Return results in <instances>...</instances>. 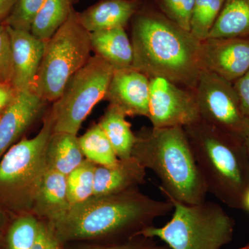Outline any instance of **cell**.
Masks as SVG:
<instances>
[{"label":"cell","instance_id":"8992f818","mask_svg":"<svg viewBox=\"0 0 249 249\" xmlns=\"http://www.w3.org/2000/svg\"><path fill=\"white\" fill-rule=\"evenodd\" d=\"M53 133L50 113L39 133L22 139L0 160V206L20 214L31 213L36 193L46 170V150Z\"/></svg>","mask_w":249,"mask_h":249},{"label":"cell","instance_id":"ffe728a7","mask_svg":"<svg viewBox=\"0 0 249 249\" xmlns=\"http://www.w3.org/2000/svg\"><path fill=\"white\" fill-rule=\"evenodd\" d=\"M209 37H249V0H225Z\"/></svg>","mask_w":249,"mask_h":249},{"label":"cell","instance_id":"3957f363","mask_svg":"<svg viewBox=\"0 0 249 249\" xmlns=\"http://www.w3.org/2000/svg\"><path fill=\"white\" fill-rule=\"evenodd\" d=\"M136 136L132 157L158 177L166 199L186 204L206 201L207 188L183 127H143Z\"/></svg>","mask_w":249,"mask_h":249},{"label":"cell","instance_id":"83f0119b","mask_svg":"<svg viewBox=\"0 0 249 249\" xmlns=\"http://www.w3.org/2000/svg\"><path fill=\"white\" fill-rule=\"evenodd\" d=\"M45 0H16L14 9L5 19L4 25L30 32L36 14Z\"/></svg>","mask_w":249,"mask_h":249},{"label":"cell","instance_id":"7a4b0ae2","mask_svg":"<svg viewBox=\"0 0 249 249\" xmlns=\"http://www.w3.org/2000/svg\"><path fill=\"white\" fill-rule=\"evenodd\" d=\"M173 209L170 201L153 199L136 187L117 194L91 196L72 205L48 223L61 243L91 239L130 240Z\"/></svg>","mask_w":249,"mask_h":249},{"label":"cell","instance_id":"74e56055","mask_svg":"<svg viewBox=\"0 0 249 249\" xmlns=\"http://www.w3.org/2000/svg\"><path fill=\"white\" fill-rule=\"evenodd\" d=\"M240 249H249V245L245 246V247H242Z\"/></svg>","mask_w":249,"mask_h":249},{"label":"cell","instance_id":"cb8c5ba5","mask_svg":"<svg viewBox=\"0 0 249 249\" xmlns=\"http://www.w3.org/2000/svg\"><path fill=\"white\" fill-rule=\"evenodd\" d=\"M96 164L85 159L67 176V196L70 205L79 204L93 196Z\"/></svg>","mask_w":249,"mask_h":249},{"label":"cell","instance_id":"9c48e42d","mask_svg":"<svg viewBox=\"0 0 249 249\" xmlns=\"http://www.w3.org/2000/svg\"><path fill=\"white\" fill-rule=\"evenodd\" d=\"M195 93L201 120L245 140L249 121L242 112L232 83L202 70Z\"/></svg>","mask_w":249,"mask_h":249},{"label":"cell","instance_id":"e0dca14e","mask_svg":"<svg viewBox=\"0 0 249 249\" xmlns=\"http://www.w3.org/2000/svg\"><path fill=\"white\" fill-rule=\"evenodd\" d=\"M91 51L114 70L132 67L133 48L124 28L90 33Z\"/></svg>","mask_w":249,"mask_h":249},{"label":"cell","instance_id":"8fae6325","mask_svg":"<svg viewBox=\"0 0 249 249\" xmlns=\"http://www.w3.org/2000/svg\"><path fill=\"white\" fill-rule=\"evenodd\" d=\"M202 70L233 83L249 70V37L213 38L201 42Z\"/></svg>","mask_w":249,"mask_h":249},{"label":"cell","instance_id":"4316f807","mask_svg":"<svg viewBox=\"0 0 249 249\" xmlns=\"http://www.w3.org/2000/svg\"><path fill=\"white\" fill-rule=\"evenodd\" d=\"M165 17L185 30H191L192 14L196 0H152Z\"/></svg>","mask_w":249,"mask_h":249},{"label":"cell","instance_id":"603a6c76","mask_svg":"<svg viewBox=\"0 0 249 249\" xmlns=\"http://www.w3.org/2000/svg\"><path fill=\"white\" fill-rule=\"evenodd\" d=\"M78 142L85 159L99 165H111L119 160L109 139L99 124H95Z\"/></svg>","mask_w":249,"mask_h":249},{"label":"cell","instance_id":"6da1fadb","mask_svg":"<svg viewBox=\"0 0 249 249\" xmlns=\"http://www.w3.org/2000/svg\"><path fill=\"white\" fill-rule=\"evenodd\" d=\"M130 23L132 67L149 78L160 77L195 91L202 70L201 42L165 17L152 0H142Z\"/></svg>","mask_w":249,"mask_h":249},{"label":"cell","instance_id":"7c38bea8","mask_svg":"<svg viewBox=\"0 0 249 249\" xmlns=\"http://www.w3.org/2000/svg\"><path fill=\"white\" fill-rule=\"evenodd\" d=\"M150 78L133 67L114 70L104 100L126 116L148 115Z\"/></svg>","mask_w":249,"mask_h":249},{"label":"cell","instance_id":"9a60e30c","mask_svg":"<svg viewBox=\"0 0 249 249\" xmlns=\"http://www.w3.org/2000/svg\"><path fill=\"white\" fill-rule=\"evenodd\" d=\"M142 3V0H99L83 12H78V18L89 33L124 29Z\"/></svg>","mask_w":249,"mask_h":249},{"label":"cell","instance_id":"1f68e13d","mask_svg":"<svg viewBox=\"0 0 249 249\" xmlns=\"http://www.w3.org/2000/svg\"><path fill=\"white\" fill-rule=\"evenodd\" d=\"M232 84L238 96L242 112L249 121V70Z\"/></svg>","mask_w":249,"mask_h":249},{"label":"cell","instance_id":"f1b7e54d","mask_svg":"<svg viewBox=\"0 0 249 249\" xmlns=\"http://www.w3.org/2000/svg\"><path fill=\"white\" fill-rule=\"evenodd\" d=\"M12 78L11 38L6 26L0 25V83L11 85Z\"/></svg>","mask_w":249,"mask_h":249},{"label":"cell","instance_id":"ac0fdd59","mask_svg":"<svg viewBox=\"0 0 249 249\" xmlns=\"http://www.w3.org/2000/svg\"><path fill=\"white\" fill-rule=\"evenodd\" d=\"M70 206L67 196V176L47 168L36 193L31 213L49 221Z\"/></svg>","mask_w":249,"mask_h":249},{"label":"cell","instance_id":"7402d4cb","mask_svg":"<svg viewBox=\"0 0 249 249\" xmlns=\"http://www.w3.org/2000/svg\"><path fill=\"white\" fill-rule=\"evenodd\" d=\"M73 4V0H45L34 18L31 34L48 41L70 17Z\"/></svg>","mask_w":249,"mask_h":249},{"label":"cell","instance_id":"d6a6232c","mask_svg":"<svg viewBox=\"0 0 249 249\" xmlns=\"http://www.w3.org/2000/svg\"><path fill=\"white\" fill-rule=\"evenodd\" d=\"M16 94V92L11 85L0 83V111L9 106Z\"/></svg>","mask_w":249,"mask_h":249},{"label":"cell","instance_id":"8d00e7d4","mask_svg":"<svg viewBox=\"0 0 249 249\" xmlns=\"http://www.w3.org/2000/svg\"><path fill=\"white\" fill-rule=\"evenodd\" d=\"M246 145H247V151H248V155L249 157V132L247 135V138L245 139Z\"/></svg>","mask_w":249,"mask_h":249},{"label":"cell","instance_id":"836d02e7","mask_svg":"<svg viewBox=\"0 0 249 249\" xmlns=\"http://www.w3.org/2000/svg\"><path fill=\"white\" fill-rule=\"evenodd\" d=\"M16 2V0H0V21L7 18Z\"/></svg>","mask_w":249,"mask_h":249},{"label":"cell","instance_id":"d590c367","mask_svg":"<svg viewBox=\"0 0 249 249\" xmlns=\"http://www.w3.org/2000/svg\"><path fill=\"white\" fill-rule=\"evenodd\" d=\"M6 220V214H5L4 209L0 206V226L4 224Z\"/></svg>","mask_w":249,"mask_h":249},{"label":"cell","instance_id":"d6986e66","mask_svg":"<svg viewBox=\"0 0 249 249\" xmlns=\"http://www.w3.org/2000/svg\"><path fill=\"white\" fill-rule=\"evenodd\" d=\"M85 160L76 134L53 132L46 150V162L48 169L67 176Z\"/></svg>","mask_w":249,"mask_h":249},{"label":"cell","instance_id":"e575fe53","mask_svg":"<svg viewBox=\"0 0 249 249\" xmlns=\"http://www.w3.org/2000/svg\"><path fill=\"white\" fill-rule=\"evenodd\" d=\"M249 213V187L246 191L242 201V209Z\"/></svg>","mask_w":249,"mask_h":249},{"label":"cell","instance_id":"f35d334b","mask_svg":"<svg viewBox=\"0 0 249 249\" xmlns=\"http://www.w3.org/2000/svg\"><path fill=\"white\" fill-rule=\"evenodd\" d=\"M73 3H76V2H78V1H81V0H73Z\"/></svg>","mask_w":249,"mask_h":249},{"label":"cell","instance_id":"2e32d148","mask_svg":"<svg viewBox=\"0 0 249 249\" xmlns=\"http://www.w3.org/2000/svg\"><path fill=\"white\" fill-rule=\"evenodd\" d=\"M146 169L133 157L111 165H96L93 196L117 194L145 182Z\"/></svg>","mask_w":249,"mask_h":249},{"label":"cell","instance_id":"484cf974","mask_svg":"<svg viewBox=\"0 0 249 249\" xmlns=\"http://www.w3.org/2000/svg\"><path fill=\"white\" fill-rule=\"evenodd\" d=\"M40 221L32 213L20 214L11 224L7 234L9 249H32Z\"/></svg>","mask_w":249,"mask_h":249},{"label":"cell","instance_id":"4dcf8cb0","mask_svg":"<svg viewBox=\"0 0 249 249\" xmlns=\"http://www.w3.org/2000/svg\"><path fill=\"white\" fill-rule=\"evenodd\" d=\"M60 245L61 242L57 238L49 223L40 222L32 249H61Z\"/></svg>","mask_w":249,"mask_h":249},{"label":"cell","instance_id":"44dd1931","mask_svg":"<svg viewBox=\"0 0 249 249\" xmlns=\"http://www.w3.org/2000/svg\"><path fill=\"white\" fill-rule=\"evenodd\" d=\"M126 115L116 106L109 105L98 124L109 139L119 160L132 157L137 136L131 129Z\"/></svg>","mask_w":249,"mask_h":249},{"label":"cell","instance_id":"f546056e","mask_svg":"<svg viewBox=\"0 0 249 249\" xmlns=\"http://www.w3.org/2000/svg\"><path fill=\"white\" fill-rule=\"evenodd\" d=\"M85 249H171L166 245H160L155 239L137 236L130 240L120 243L96 246Z\"/></svg>","mask_w":249,"mask_h":249},{"label":"cell","instance_id":"ab89813d","mask_svg":"<svg viewBox=\"0 0 249 249\" xmlns=\"http://www.w3.org/2000/svg\"></svg>","mask_w":249,"mask_h":249},{"label":"cell","instance_id":"52a82bcc","mask_svg":"<svg viewBox=\"0 0 249 249\" xmlns=\"http://www.w3.org/2000/svg\"><path fill=\"white\" fill-rule=\"evenodd\" d=\"M90 33L80 24L74 8L47 41L33 91L47 102L56 101L68 80L91 58Z\"/></svg>","mask_w":249,"mask_h":249},{"label":"cell","instance_id":"ba28073f","mask_svg":"<svg viewBox=\"0 0 249 249\" xmlns=\"http://www.w3.org/2000/svg\"><path fill=\"white\" fill-rule=\"evenodd\" d=\"M114 70L94 55L70 78L49 111L53 132L77 135L94 106L104 100Z\"/></svg>","mask_w":249,"mask_h":249},{"label":"cell","instance_id":"5bb4252c","mask_svg":"<svg viewBox=\"0 0 249 249\" xmlns=\"http://www.w3.org/2000/svg\"><path fill=\"white\" fill-rule=\"evenodd\" d=\"M46 103L33 90L16 93L0 116V158L37 120Z\"/></svg>","mask_w":249,"mask_h":249},{"label":"cell","instance_id":"30bf717a","mask_svg":"<svg viewBox=\"0 0 249 249\" xmlns=\"http://www.w3.org/2000/svg\"><path fill=\"white\" fill-rule=\"evenodd\" d=\"M149 120L157 128L182 127L200 120L194 90L160 77L150 78Z\"/></svg>","mask_w":249,"mask_h":249},{"label":"cell","instance_id":"277c9868","mask_svg":"<svg viewBox=\"0 0 249 249\" xmlns=\"http://www.w3.org/2000/svg\"><path fill=\"white\" fill-rule=\"evenodd\" d=\"M208 193L232 209H242L249 187L245 140L199 120L183 127Z\"/></svg>","mask_w":249,"mask_h":249},{"label":"cell","instance_id":"4fadbf2b","mask_svg":"<svg viewBox=\"0 0 249 249\" xmlns=\"http://www.w3.org/2000/svg\"><path fill=\"white\" fill-rule=\"evenodd\" d=\"M6 27L12 51L11 86L16 93L32 90L47 41L37 38L29 31Z\"/></svg>","mask_w":249,"mask_h":249},{"label":"cell","instance_id":"d4e9b609","mask_svg":"<svg viewBox=\"0 0 249 249\" xmlns=\"http://www.w3.org/2000/svg\"><path fill=\"white\" fill-rule=\"evenodd\" d=\"M224 2L225 0H196L190 32L196 40L204 42L209 38Z\"/></svg>","mask_w":249,"mask_h":249},{"label":"cell","instance_id":"5b68a950","mask_svg":"<svg viewBox=\"0 0 249 249\" xmlns=\"http://www.w3.org/2000/svg\"><path fill=\"white\" fill-rule=\"evenodd\" d=\"M167 200L174 206L171 219L163 227L147 228L139 236L160 239L171 249H222L231 242L235 222L219 204Z\"/></svg>","mask_w":249,"mask_h":249}]
</instances>
